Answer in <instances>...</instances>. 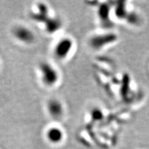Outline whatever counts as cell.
Segmentation results:
<instances>
[{"instance_id": "obj_1", "label": "cell", "mask_w": 149, "mask_h": 149, "mask_svg": "<svg viewBox=\"0 0 149 149\" xmlns=\"http://www.w3.org/2000/svg\"><path fill=\"white\" fill-rule=\"evenodd\" d=\"M41 78L47 86H53L56 84L59 79V74L57 70L53 65L47 62H44L40 66Z\"/></svg>"}, {"instance_id": "obj_5", "label": "cell", "mask_w": 149, "mask_h": 149, "mask_svg": "<svg viewBox=\"0 0 149 149\" xmlns=\"http://www.w3.org/2000/svg\"><path fill=\"white\" fill-rule=\"evenodd\" d=\"M48 110L53 117H59L62 113L61 104L57 100H51L48 104Z\"/></svg>"}, {"instance_id": "obj_2", "label": "cell", "mask_w": 149, "mask_h": 149, "mask_svg": "<svg viewBox=\"0 0 149 149\" xmlns=\"http://www.w3.org/2000/svg\"><path fill=\"white\" fill-rule=\"evenodd\" d=\"M73 42L70 38H62L56 44L54 54L57 59H64L69 55L72 49Z\"/></svg>"}, {"instance_id": "obj_3", "label": "cell", "mask_w": 149, "mask_h": 149, "mask_svg": "<svg viewBox=\"0 0 149 149\" xmlns=\"http://www.w3.org/2000/svg\"><path fill=\"white\" fill-rule=\"evenodd\" d=\"M14 36L23 43H31L34 40V35L31 30L25 26H17L13 30Z\"/></svg>"}, {"instance_id": "obj_4", "label": "cell", "mask_w": 149, "mask_h": 149, "mask_svg": "<svg viewBox=\"0 0 149 149\" xmlns=\"http://www.w3.org/2000/svg\"><path fill=\"white\" fill-rule=\"evenodd\" d=\"M46 138L51 143L53 144H58L62 141L64 138V133L62 130L58 127L49 128L46 133Z\"/></svg>"}]
</instances>
